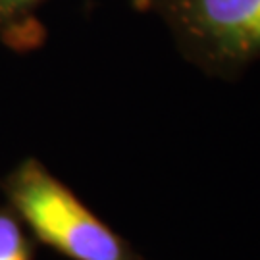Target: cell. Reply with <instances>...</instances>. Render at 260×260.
<instances>
[{"instance_id":"cell-1","label":"cell","mask_w":260,"mask_h":260,"mask_svg":"<svg viewBox=\"0 0 260 260\" xmlns=\"http://www.w3.org/2000/svg\"><path fill=\"white\" fill-rule=\"evenodd\" d=\"M0 189L27 232L66 258L145 260L37 158L21 160Z\"/></svg>"},{"instance_id":"cell-2","label":"cell","mask_w":260,"mask_h":260,"mask_svg":"<svg viewBox=\"0 0 260 260\" xmlns=\"http://www.w3.org/2000/svg\"><path fill=\"white\" fill-rule=\"evenodd\" d=\"M168 29L181 58L235 81L260 60V0H133Z\"/></svg>"},{"instance_id":"cell-3","label":"cell","mask_w":260,"mask_h":260,"mask_svg":"<svg viewBox=\"0 0 260 260\" xmlns=\"http://www.w3.org/2000/svg\"><path fill=\"white\" fill-rule=\"evenodd\" d=\"M47 0H0V41L16 52L41 47L47 29L37 12Z\"/></svg>"},{"instance_id":"cell-4","label":"cell","mask_w":260,"mask_h":260,"mask_svg":"<svg viewBox=\"0 0 260 260\" xmlns=\"http://www.w3.org/2000/svg\"><path fill=\"white\" fill-rule=\"evenodd\" d=\"M0 260H37L25 223L10 206H0Z\"/></svg>"}]
</instances>
